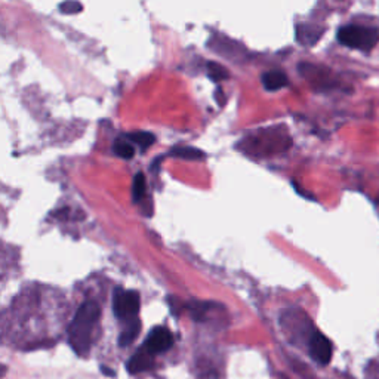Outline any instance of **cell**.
Returning a JSON list of instances; mask_svg holds the SVG:
<instances>
[{"mask_svg": "<svg viewBox=\"0 0 379 379\" xmlns=\"http://www.w3.org/2000/svg\"><path fill=\"white\" fill-rule=\"evenodd\" d=\"M221 95H223V90H221V89L218 88V89H217V99H218V104H219V106H223V104H224V101L221 99Z\"/></svg>", "mask_w": 379, "mask_h": 379, "instance_id": "cell-15", "label": "cell"}, {"mask_svg": "<svg viewBox=\"0 0 379 379\" xmlns=\"http://www.w3.org/2000/svg\"><path fill=\"white\" fill-rule=\"evenodd\" d=\"M101 310L95 301L80 305L69 328V342L79 356H86L92 344V332L99 320Z\"/></svg>", "mask_w": 379, "mask_h": 379, "instance_id": "cell-1", "label": "cell"}, {"mask_svg": "<svg viewBox=\"0 0 379 379\" xmlns=\"http://www.w3.org/2000/svg\"><path fill=\"white\" fill-rule=\"evenodd\" d=\"M310 353L320 365H328L332 358V342L320 332H314L310 339Z\"/></svg>", "mask_w": 379, "mask_h": 379, "instance_id": "cell-5", "label": "cell"}, {"mask_svg": "<svg viewBox=\"0 0 379 379\" xmlns=\"http://www.w3.org/2000/svg\"><path fill=\"white\" fill-rule=\"evenodd\" d=\"M208 76L214 80V82H221L228 79V70L225 67L221 66L218 62H208Z\"/></svg>", "mask_w": 379, "mask_h": 379, "instance_id": "cell-13", "label": "cell"}, {"mask_svg": "<svg viewBox=\"0 0 379 379\" xmlns=\"http://www.w3.org/2000/svg\"><path fill=\"white\" fill-rule=\"evenodd\" d=\"M171 156L180 157V159H187V160H200L205 157V153L194 149V147H175L171 151Z\"/></svg>", "mask_w": 379, "mask_h": 379, "instance_id": "cell-9", "label": "cell"}, {"mask_svg": "<svg viewBox=\"0 0 379 379\" xmlns=\"http://www.w3.org/2000/svg\"><path fill=\"white\" fill-rule=\"evenodd\" d=\"M141 299L140 293L136 291H125L117 288L113 295V311L119 320H132L136 319V314L140 311Z\"/></svg>", "mask_w": 379, "mask_h": 379, "instance_id": "cell-3", "label": "cell"}, {"mask_svg": "<svg viewBox=\"0 0 379 379\" xmlns=\"http://www.w3.org/2000/svg\"><path fill=\"white\" fill-rule=\"evenodd\" d=\"M127 140L131 141L132 144H136L138 147H141V149H149L156 141V136L151 132H145V131H140V132H132L127 135Z\"/></svg>", "mask_w": 379, "mask_h": 379, "instance_id": "cell-10", "label": "cell"}, {"mask_svg": "<svg viewBox=\"0 0 379 379\" xmlns=\"http://www.w3.org/2000/svg\"><path fill=\"white\" fill-rule=\"evenodd\" d=\"M62 14H77L82 11V5L79 2H64L60 5Z\"/></svg>", "mask_w": 379, "mask_h": 379, "instance_id": "cell-14", "label": "cell"}, {"mask_svg": "<svg viewBox=\"0 0 379 379\" xmlns=\"http://www.w3.org/2000/svg\"><path fill=\"white\" fill-rule=\"evenodd\" d=\"M153 354L149 353L145 348H140V351H136V353L127 360L126 369L129 374L135 375L149 371V369L153 367Z\"/></svg>", "mask_w": 379, "mask_h": 379, "instance_id": "cell-6", "label": "cell"}, {"mask_svg": "<svg viewBox=\"0 0 379 379\" xmlns=\"http://www.w3.org/2000/svg\"><path fill=\"white\" fill-rule=\"evenodd\" d=\"M113 153L116 156H119L120 159H126V160L132 159L135 154L134 144L129 141H125V140H116V143L113 144Z\"/></svg>", "mask_w": 379, "mask_h": 379, "instance_id": "cell-12", "label": "cell"}, {"mask_svg": "<svg viewBox=\"0 0 379 379\" xmlns=\"http://www.w3.org/2000/svg\"><path fill=\"white\" fill-rule=\"evenodd\" d=\"M141 332V321L138 319H132L127 320V325L123 328L122 334L119 337V344L120 347H127L131 345L132 342L138 338Z\"/></svg>", "mask_w": 379, "mask_h": 379, "instance_id": "cell-8", "label": "cell"}, {"mask_svg": "<svg viewBox=\"0 0 379 379\" xmlns=\"http://www.w3.org/2000/svg\"><path fill=\"white\" fill-rule=\"evenodd\" d=\"M261 80L264 88L270 92H276L288 85V76L280 70H271L264 73Z\"/></svg>", "mask_w": 379, "mask_h": 379, "instance_id": "cell-7", "label": "cell"}, {"mask_svg": "<svg viewBox=\"0 0 379 379\" xmlns=\"http://www.w3.org/2000/svg\"><path fill=\"white\" fill-rule=\"evenodd\" d=\"M172 345H173L172 332L164 326H157L150 332L149 337H147L144 348L154 356V354L163 353V351H168Z\"/></svg>", "mask_w": 379, "mask_h": 379, "instance_id": "cell-4", "label": "cell"}, {"mask_svg": "<svg viewBox=\"0 0 379 379\" xmlns=\"http://www.w3.org/2000/svg\"><path fill=\"white\" fill-rule=\"evenodd\" d=\"M338 40L347 48L371 52L379 42V30L374 27L345 25L338 30Z\"/></svg>", "mask_w": 379, "mask_h": 379, "instance_id": "cell-2", "label": "cell"}, {"mask_svg": "<svg viewBox=\"0 0 379 379\" xmlns=\"http://www.w3.org/2000/svg\"><path fill=\"white\" fill-rule=\"evenodd\" d=\"M147 194V180L144 177V173H136L134 182H132V199L135 203L141 201Z\"/></svg>", "mask_w": 379, "mask_h": 379, "instance_id": "cell-11", "label": "cell"}]
</instances>
